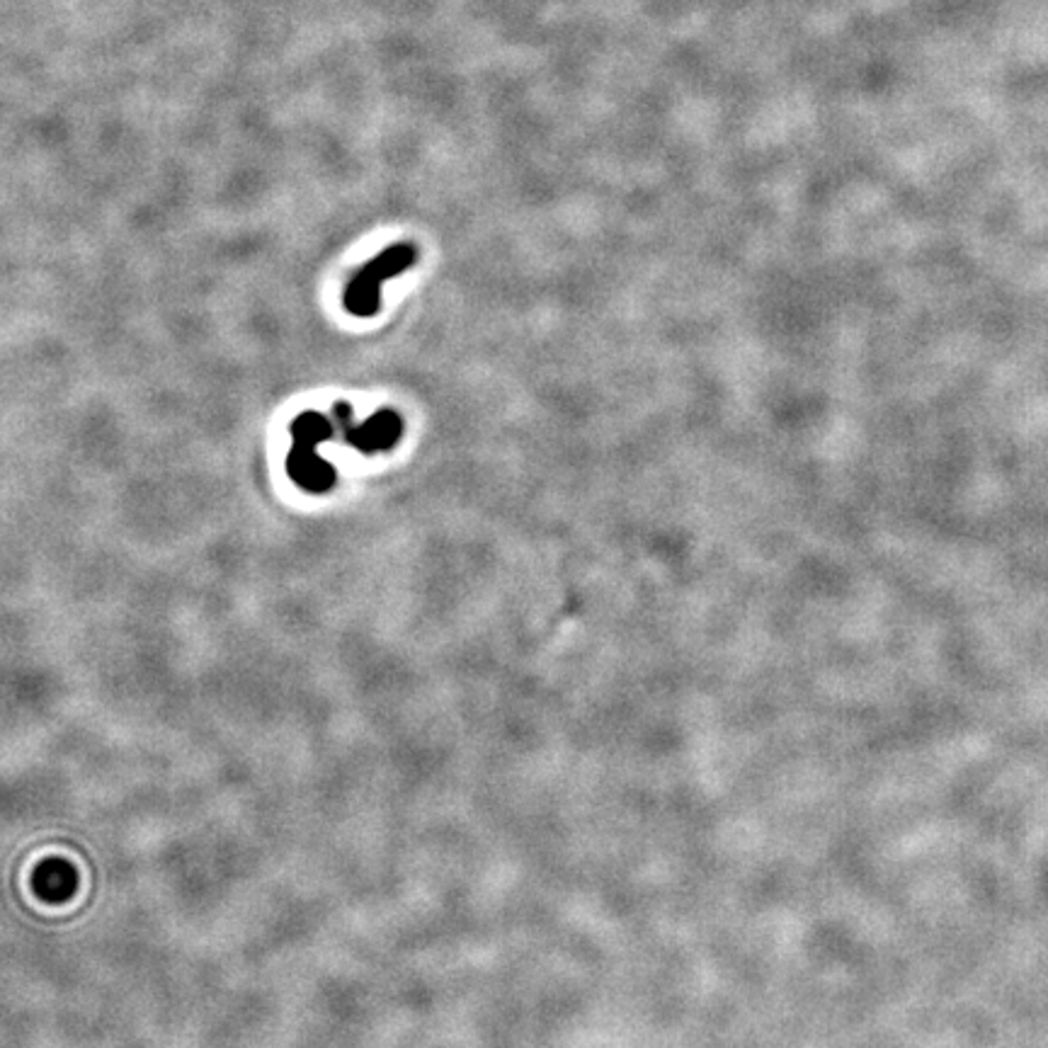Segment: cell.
Returning <instances> with one entry per match:
<instances>
[{
    "label": "cell",
    "instance_id": "obj_2",
    "mask_svg": "<svg viewBox=\"0 0 1048 1048\" xmlns=\"http://www.w3.org/2000/svg\"><path fill=\"white\" fill-rule=\"evenodd\" d=\"M415 262V248L410 243H396V246L381 250L374 260L357 272L355 279L347 284L343 304L345 309L357 318L377 316L381 304V282L401 275Z\"/></svg>",
    "mask_w": 1048,
    "mask_h": 1048
},
{
    "label": "cell",
    "instance_id": "obj_3",
    "mask_svg": "<svg viewBox=\"0 0 1048 1048\" xmlns=\"http://www.w3.org/2000/svg\"><path fill=\"white\" fill-rule=\"evenodd\" d=\"M335 418H338V425L343 427L345 440L364 454L391 449L393 442L401 437V418L393 410H379L367 423L352 425V410L345 403H338L335 406Z\"/></svg>",
    "mask_w": 1048,
    "mask_h": 1048
},
{
    "label": "cell",
    "instance_id": "obj_1",
    "mask_svg": "<svg viewBox=\"0 0 1048 1048\" xmlns=\"http://www.w3.org/2000/svg\"><path fill=\"white\" fill-rule=\"evenodd\" d=\"M294 447L289 452L287 469L289 476L299 483L301 488L311 493H326L335 483V469L326 459L318 457L316 447L323 440L333 437V425L326 415L321 413H304L292 423Z\"/></svg>",
    "mask_w": 1048,
    "mask_h": 1048
}]
</instances>
